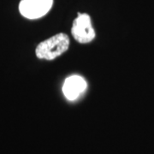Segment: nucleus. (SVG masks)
Instances as JSON below:
<instances>
[{
    "mask_svg": "<svg viewBox=\"0 0 154 154\" xmlns=\"http://www.w3.org/2000/svg\"><path fill=\"white\" fill-rule=\"evenodd\" d=\"M69 47V36L65 33H60L39 43L35 51L39 59L53 60L64 53Z\"/></svg>",
    "mask_w": 154,
    "mask_h": 154,
    "instance_id": "1",
    "label": "nucleus"
},
{
    "mask_svg": "<svg viewBox=\"0 0 154 154\" xmlns=\"http://www.w3.org/2000/svg\"><path fill=\"white\" fill-rule=\"evenodd\" d=\"M71 33L74 38L81 44H88L95 38V31L92 26L91 17L88 14L78 13L72 26Z\"/></svg>",
    "mask_w": 154,
    "mask_h": 154,
    "instance_id": "2",
    "label": "nucleus"
},
{
    "mask_svg": "<svg viewBox=\"0 0 154 154\" xmlns=\"http://www.w3.org/2000/svg\"><path fill=\"white\" fill-rule=\"evenodd\" d=\"M52 4L53 0H22L19 11L28 19H38L49 12Z\"/></svg>",
    "mask_w": 154,
    "mask_h": 154,
    "instance_id": "3",
    "label": "nucleus"
},
{
    "mask_svg": "<svg viewBox=\"0 0 154 154\" xmlns=\"http://www.w3.org/2000/svg\"><path fill=\"white\" fill-rule=\"evenodd\" d=\"M87 88V82L82 76L72 75L67 78L63 86V93L67 99H76Z\"/></svg>",
    "mask_w": 154,
    "mask_h": 154,
    "instance_id": "4",
    "label": "nucleus"
}]
</instances>
